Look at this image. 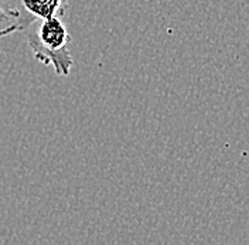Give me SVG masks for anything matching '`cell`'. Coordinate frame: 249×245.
Listing matches in <instances>:
<instances>
[{"label":"cell","instance_id":"obj_2","mask_svg":"<svg viewBox=\"0 0 249 245\" xmlns=\"http://www.w3.org/2000/svg\"><path fill=\"white\" fill-rule=\"evenodd\" d=\"M34 20L21 6L7 9L0 4V38L10 36L16 31H24Z\"/></svg>","mask_w":249,"mask_h":245},{"label":"cell","instance_id":"obj_3","mask_svg":"<svg viewBox=\"0 0 249 245\" xmlns=\"http://www.w3.org/2000/svg\"><path fill=\"white\" fill-rule=\"evenodd\" d=\"M21 7L34 19L62 17L70 0H20Z\"/></svg>","mask_w":249,"mask_h":245},{"label":"cell","instance_id":"obj_1","mask_svg":"<svg viewBox=\"0 0 249 245\" xmlns=\"http://www.w3.org/2000/svg\"><path fill=\"white\" fill-rule=\"evenodd\" d=\"M24 31L33 57L43 65L53 67L57 75L68 77L75 61L70 50V33L62 17L34 19Z\"/></svg>","mask_w":249,"mask_h":245},{"label":"cell","instance_id":"obj_4","mask_svg":"<svg viewBox=\"0 0 249 245\" xmlns=\"http://www.w3.org/2000/svg\"><path fill=\"white\" fill-rule=\"evenodd\" d=\"M3 1H12V0H3Z\"/></svg>","mask_w":249,"mask_h":245}]
</instances>
